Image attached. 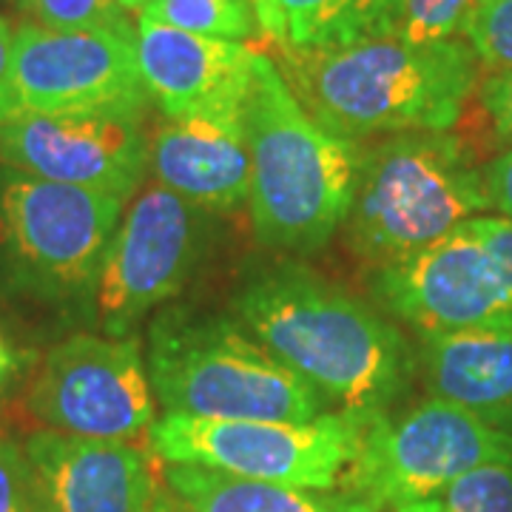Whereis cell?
I'll return each instance as SVG.
<instances>
[{"mask_svg":"<svg viewBox=\"0 0 512 512\" xmlns=\"http://www.w3.org/2000/svg\"><path fill=\"white\" fill-rule=\"evenodd\" d=\"M484 464H512V433L441 399H424L402 416H376L342 487L382 510L427 501Z\"/></svg>","mask_w":512,"mask_h":512,"instance_id":"ba28073f","label":"cell"},{"mask_svg":"<svg viewBox=\"0 0 512 512\" xmlns=\"http://www.w3.org/2000/svg\"><path fill=\"white\" fill-rule=\"evenodd\" d=\"M461 37L493 72L512 69V0H476Z\"/></svg>","mask_w":512,"mask_h":512,"instance_id":"603a6c76","label":"cell"},{"mask_svg":"<svg viewBox=\"0 0 512 512\" xmlns=\"http://www.w3.org/2000/svg\"><path fill=\"white\" fill-rule=\"evenodd\" d=\"M160 476L185 512H384L376 501L342 484L333 490H299L225 476L197 464H163Z\"/></svg>","mask_w":512,"mask_h":512,"instance_id":"ac0fdd59","label":"cell"},{"mask_svg":"<svg viewBox=\"0 0 512 512\" xmlns=\"http://www.w3.org/2000/svg\"><path fill=\"white\" fill-rule=\"evenodd\" d=\"M419 365L433 399L512 433V330L421 333Z\"/></svg>","mask_w":512,"mask_h":512,"instance_id":"e0dca14e","label":"cell"},{"mask_svg":"<svg viewBox=\"0 0 512 512\" xmlns=\"http://www.w3.org/2000/svg\"><path fill=\"white\" fill-rule=\"evenodd\" d=\"M390 512H416L413 507H399V510H390Z\"/></svg>","mask_w":512,"mask_h":512,"instance_id":"d6a6232c","label":"cell"},{"mask_svg":"<svg viewBox=\"0 0 512 512\" xmlns=\"http://www.w3.org/2000/svg\"><path fill=\"white\" fill-rule=\"evenodd\" d=\"M484 183H487L490 205L501 211V217L512 220V148L487 165Z\"/></svg>","mask_w":512,"mask_h":512,"instance_id":"4316f807","label":"cell"},{"mask_svg":"<svg viewBox=\"0 0 512 512\" xmlns=\"http://www.w3.org/2000/svg\"><path fill=\"white\" fill-rule=\"evenodd\" d=\"M126 200L52 183L15 168L0 171V265L15 288L43 302L97 299L100 271Z\"/></svg>","mask_w":512,"mask_h":512,"instance_id":"8992f818","label":"cell"},{"mask_svg":"<svg viewBox=\"0 0 512 512\" xmlns=\"http://www.w3.org/2000/svg\"><path fill=\"white\" fill-rule=\"evenodd\" d=\"M29 23L46 29H106L128 23L126 12L114 0H18Z\"/></svg>","mask_w":512,"mask_h":512,"instance_id":"cb8c5ba5","label":"cell"},{"mask_svg":"<svg viewBox=\"0 0 512 512\" xmlns=\"http://www.w3.org/2000/svg\"><path fill=\"white\" fill-rule=\"evenodd\" d=\"M256 55L234 40L191 35L146 18L137 23L140 80L165 120L242 114L254 86Z\"/></svg>","mask_w":512,"mask_h":512,"instance_id":"5bb4252c","label":"cell"},{"mask_svg":"<svg viewBox=\"0 0 512 512\" xmlns=\"http://www.w3.org/2000/svg\"><path fill=\"white\" fill-rule=\"evenodd\" d=\"M256 18H259V26H262V35L268 37V29H271V15H274V0H254Z\"/></svg>","mask_w":512,"mask_h":512,"instance_id":"4dcf8cb0","label":"cell"},{"mask_svg":"<svg viewBox=\"0 0 512 512\" xmlns=\"http://www.w3.org/2000/svg\"><path fill=\"white\" fill-rule=\"evenodd\" d=\"M29 413L77 439L134 441L154 424V396L140 342L72 336L46 353L29 390Z\"/></svg>","mask_w":512,"mask_h":512,"instance_id":"30bf717a","label":"cell"},{"mask_svg":"<svg viewBox=\"0 0 512 512\" xmlns=\"http://www.w3.org/2000/svg\"><path fill=\"white\" fill-rule=\"evenodd\" d=\"M373 291L419 336L512 330L510 279L473 220L419 254L376 268Z\"/></svg>","mask_w":512,"mask_h":512,"instance_id":"4fadbf2b","label":"cell"},{"mask_svg":"<svg viewBox=\"0 0 512 512\" xmlns=\"http://www.w3.org/2000/svg\"><path fill=\"white\" fill-rule=\"evenodd\" d=\"M123 12H143L148 6V0H114Z\"/></svg>","mask_w":512,"mask_h":512,"instance_id":"1f68e13d","label":"cell"},{"mask_svg":"<svg viewBox=\"0 0 512 512\" xmlns=\"http://www.w3.org/2000/svg\"><path fill=\"white\" fill-rule=\"evenodd\" d=\"M131 23L106 29H46L23 23L0 80V123L23 114H63L146 103Z\"/></svg>","mask_w":512,"mask_h":512,"instance_id":"9c48e42d","label":"cell"},{"mask_svg":"<svg viewBox=\"0 0 512 512\" xmlns=\"http://www.w3.org/2000/svg\"><path fill=\"white\" fill-rule=\"evenodd\" d=\"M490 208L473 151L447 131H404L359 154L345 225L350 251L373 268L402 262Z\"/></svg>","mask_w":512,"mask_h":512,"instance_id":"5b68a950","label":"cell"},{"mask_svg":"<svg viewBox=\"0 0 512 512\" xmlns=\"http://www.w3.org/2000/svg\"><path fill=\"white\" fill-rule=\"evenodd\" d=\"M0 512H49L26 447L0 436Z\"/></svg>","mask_w":512,"mask_h":512,"instance_id":"d4e9b609","label":"cell"},{"mask_svg":"<svg viewBox=\"0 0 512 512\" xmlns=\"http://www.w3.org/2000/svg\"><path fill=\"white\" fill-rule=\"evenodd\" d=\"M416 512H512V464H484L447 484Z\"/></svg>","mask_w":512,"mask_h":512,"instance_id":"44dd1931","label":"cell"},{"mask_svg":"<svg viewBox=\"0 0 512 512\" xmlns=\"http://www.w3.org/2000/svg\"><path fill=\"white\" fill-rule=\"evenodd\" d=\"M49 512H148L163 478L131 441L40 430L26 441Z\"/></svg>","mask_w":512,"mask_h":512,"instance_id":"9a60e30c","label":"cell"},{"mask_svg":"<svg viewBox=\"0 0 512 512\" xmlns=\"http://www.w3.org/2000/svg\"><path fill=\"white\" fill-rule=\"evenodd\" d=\"M163 478V476H160ZM148 512H185L180 507V501L171 495V490L165 487V481H160V487H157V495H154V501H151V510Z\"/></svg>","mask_w":512,"mask_h":512,"instance_id":"f1b7e54d","label":"cell"},{"mask_svg":"<svg viewBox=\"0 0 512 512\" xmlns=\"http://www.w3.org/2000/svg\"><path fill=\"white\" fill-rule=\"evenodd\" d=\"M208 242V211L160 183L146 185L117 225L97 285L109 336H128L148 311L180 296Z\"/></svg>","mask_w":512,"mask_h":512,"instance_id":"8fae6325","label":"cell"},{"mask_svg":"<svg viewBox=\"0 0 512 512\" xmlns=\"http://www.w3.org/2000/svg\"><path fill=\"white\" fill-rule=\"evenodd\" d=\"M481 106L490 114L501 140L512 143V69L493 72L481 83Z\"/></svg>","mask_w":512,"mask_h":512,"instance_id":"484cf974","label":"cell"},{"mask_svg":"<svg viewBox=\"0 0 512 512\" xmlns=\"http://www.w3.org/2000/svg\"><path fill=\"white\" fill-rule=\"evenodd\" d=\"M151 140L146 103L63 114H23L0 123V163L52 183L134 197Z\"/></svg>","mask_w":512,"mask_h":512,"instance_id":"7c38bea8","label":"cell"},{"mask_svg":"<svg viewBox=\"0 0 512 512\" xmlns=\"http://www.w3.org/2000/svg\"><path fill=\"white\" fill-rule=\"evenodd\" d=\"M476 0H399L396 37L407 43L453 40L464 32Z\"/></svg>","mask_w":512,"mask_h":512,"instance_id":"7402d4cb","label":"cell"},{"mask_svg":"<svg viewBox=\"0 0 512 512\" xmlns=\"http://www.w3.org/2000/svg\"><path fill=\"white\" fill-rule=\"evenodd\" d=\"M399 0H274L268 37L282 52H333L396 35Z\"/></svg>","mask_w":512,"mask_h":512,"instance_id":"d6986e66","label":"cell"},{"mask_svg":"<svg viewBox=\"0 0 512 512\" xmlns=\"http://www.w3.org/2000/svg\"><path fill=\"white\" fill-rule=\"evenodd\" d=\"M242 120L251 157L248 208L259 242L293 254L325 248L348 220L362 148L319 126L279 63L262 52Z\"/></svg>","mask_w":512,"mask_h":512,"instance_id":"3957f363","label":"cell"},{"mask_svg":"<svg viewBox=\"0 0 512 512\" xmlns=\"http://www.w3.org/2000/svg\"><path fill=\"white\" fill-rule=\"evenodd\" d=\"M154 183L208 214L237 211L251 191V157L242 114L165 120L151 137Z\"/></svg>","mask_w":512,"mask_h":512,"instance_id":"2e32d148","label":"cell"},{"mask_svg":"<svg viewBox=\"0 0 512 512\" xmlns=\"http://www.w3.org/2000/svg\"><path fill=\"white\" fill-rule=\"evenodd\" d=\"M140 18L234 43L262 35L254 0H148Z\"/></svg>","mask_w":512,"mask_h":512,"instance_id":"ffe728a7","label":"cell"},{"mask_svg":"<svg viewBox=\"0 0 512 512\" xmlns=\"http://www.w3.org/2000/svg\"><path fill=\"white\" fill-rule=\"evenodd\" d=\"M12 46H15V32L6 20L0 18V80L9 72V63H12Z\"/></svg>","mask_w":512,"mask_h":512,"instance_id":"83f0119b","label":"cell"},{"mask_svg":"<svg viewBox=\"0 0 512 512\" xmlns=\"http://www.w3.org/2000/svg\"><path fill=\"white\" fill-rule=\"evenodd\" d=\"M234 313L276 362L345 413L379 416L413 379L402 330L302 265H276L251 279Z\"/></svg>","mask_w":512,"mask_h":512,"instance_id":"6da1fadb","label":"cell"},{"mask_svg":"<svg viewBox=\"0 0 512 512\" xmlns=\"http://www.w3.org/2000/svg\"><path fill=\"white\" fill-rule=\"evenodd\" d=\"M382 416V413H379ZM370 413H322L313 421L194 419L171 416L154 421L148 447L163 464H197L225 476L333 490L356 461Z\"/></svg>","mask_w":512,"mask_h":512,"instance_id":"52a82bcc","label":"cell"},{"mask_svg":"<svg viewBox=\"0 0 512 512\" xmlns=\"http://www.w3.org/2000/svg\"><path fill=\"white\" fill-rule=\"evenodd\" d=\"M148 379L171 416L313 421L328 402L245 333L197 308H165L148 328Z\"/></svg>","mask_w":512,"mask_h":512,"instance_id":"277c9868","label":"cell"},{"mask_svg":"<svg viewBox=\"0 0 512 512\" xmlns=\"http://www.w3.org/2000/svg\"><path fill=\"white\" fill-rule=\"evenodd\" d=\"M12 370H15V353L9 350V345H6L3 336H0V387L6 384L9 376H12Z\"/></svg>","mask_w":512,"mask_h":512,"instance_id":"f546056e","label":"cell"},{"mask_svg":"<svg viewBox=\"0 0 512 512\" xmlns=\"http://www.w3.org/2000/svg\"><path fill=\"white\" fill-rule=\"evenodd\" d=\"M467 40H365L333 52H282V74L313 120L359 143L376 134L447 131L476 89Z\"/></svg>","mask_w":512,"mask_h":512,"instance_id":"7a4b0ae2","label":"cell"}]
</instances>
